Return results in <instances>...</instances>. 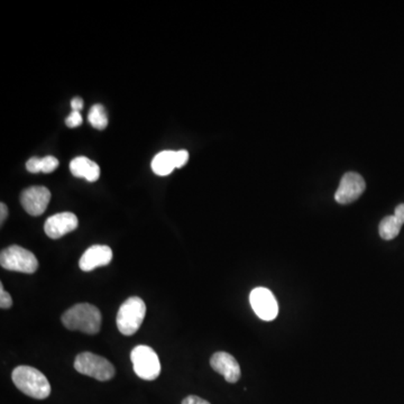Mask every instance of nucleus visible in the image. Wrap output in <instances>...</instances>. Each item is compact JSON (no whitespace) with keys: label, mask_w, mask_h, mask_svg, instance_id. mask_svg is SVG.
<instances>
[{"label":"nucleus","mask_w":404,"mask_h":404,"mask_svg":"<svg viewBox=\"0 0 404 404\" xmlns=\"http://www.w3.org/2000/svg\"><path fill=\"white\" fill-rule=\"evenodd\" d=\"M133 369L138 378L154 381L161 373V363L155 351L150 346H136L131 353Z\"/></svg>","instance_id":"5"},{"label":"nucleus","mask_w":404,"mask_h":404,"mask_svg":"<svg viewBox=\"0 0 404 404\" xmlns=\"http://www.w3.org/2000/svg\"><path fill=\"white\" fill-rule=\"evenodd\" d=\"M394 217L403 225L404 224V203L398 205L394 211Z\"/></svg>","instance_id":"22"},{"label":"nucleus","mask_w":404,"mask_h":404,"mask_svg":"<svg viewBox=\"0 0 404 404\" xmlns=\"http://www.w3.org/2000/svg\"><path fill=\"white\" fill-rule=\"evenodd\" d=\"M210 365L214 371L223 375L228 383H237L239 381L240 367L233 355L225 352H218L210 358Z\"/></svg>","instance_id":"11"},{"label":"nucleus","mask_w":404,"mask_h":404,"mask_svg":"<svg viewBox=\"0 0 404 404\" xmlns=\"http://www.w3.org/2000/svg\"><path fill=\"white\" fill-rule=\"evenodd\" d=\"M12 305V296L3 289V283L0 285V308L1 309H9Z\"/></svg>","instance_id":"19"},{"label":"nucleus","mask_w":404,"mask_h":404,"mask_svg":"<svg viewBox=\"0 0 404 404\" xmlns=\"http://www.w3.org/2000/svg\"><path fill=\"white\" fill-rule=\"evenodd\" d=\"M79 226V220L72 212H61L47 218L44 225L45 234L52 239H59L65 235L76 230Z\"/></svg>","instance_id":"10"},{"label":"nucleus","mask_w":404,"mask_h":404,"mask_svg":"<svg viewBox=\"0 0 404 404\" xmlns=\"http://www.w3.org/2000/svg\"><path fill=\"white\" fill-rule=\"evenodd\" d=\"M182 404H210L203 398L196 396H189L182 401Z\"/></svg>","instance_id":"21"},{"label":"nucleus","mask_w":404,"mask_h":404,"mask_svg":"<svg viewBox=\"0 0 404 404\" xmlns=\"http://www.w3.org/2000/svg\"><path fill=\"white\" fill-rule=\"evenodd\" d=\"M62 323L69 330L83 331L85 334L94 335L101 328V312L96 305L90 303H78L65 311L61 317Z\"/></svg>","instance_id":"1"},{"label":"nucleus","mask_w":404,"mask_h":404,"mask_svg":"<svg viewBox=\"0 0 404 404\" xmlns=\"http://www.w3.org/2000/svg\"><path fill=\"white\" fill-rule=\"evenodd\" d=\"M12 378L16 387L31 398L44 400L50 396V382L43 373L34 367H17L12 371Z\"/></svg>","instance_id":"2"},{"label":"nucleus","mask_w":404,"mask_h":404,"mask_svg":"<svg viewBox=\"0 0 404 404\" xmlns=\"http://www.w3.org/2000/svg\"><path fill=\"white\" fill-rule=\"evenodd\" d=\"M71 107H72L74 112H80V110L83 108V100L80 99V98H74V99L71 101Z\"/></svg>","instance_id":"23"},{"label":"nucleus","mask_w":404,"mask_h":404,"mask_svg":"<svg viewBox=\"0 0 404 404\" xmlns=\"http://www.w3.org/2000/svg\"><path fill=\"white\" fill-rule=\"evenodd\" d=\"M0 214H1L0 223L3 225L5 223V220L7 219V216H8V208H7V205L3 202H1V205H0Z\"/></svg>","instance_id":"24"},{"label":"nucleus","mask_w":404,"mask_h":404,"mask_svg":"<svg viewBox=\"0 0 404 404\" xmlns=\"http://www.w3.org/2000/svg\"><path fill=\"white\" fill-rule=\"evenodd\" d=\"M402 226L403 225L394 217V214L393 216H387V217L383 218L381 223H380L378 233H380V236L383 239H394L400 234Z\"/></svg>","instance_id":"16"},{"label":"nucleus","mask_w":404,"mask_h":404,"mask_svg":"<svg viewBox=\"0 0 404 404\" xmlns=\"http://www.w3.org/2000/svg\"><path fill=\"white\" fill-rule=\"evenodd\" d=\"M112 260V251L107 245H94L89 247L80 258L79 267L85 272L108 265Z\"/></svg>","instance_id":"12"},{"label":"nucleus","mask_w":404,"mask_h":404,"mask_svg":"<svg viewBox=\"0 0 404 404\" xmlns=\"http://www.w3.org/2000/svg\"><path fill=\"white\" fill-rule=\"evenodd\" d=\"M189 160V153L187 151H176V169L185 167Z\"/></svg>","instance_id":"20"},{"label":"nucleus","mask_w":404,"mask_h":404,"mask_svg":"<svg viewBox=\"0 0 404 404\" xmlns=\"http://www.w3.org/2000/svg\"><path fill=\"white\" fill-rule=\"evenodd\" d=\"M59 167V161L54 156L32 158L27 161L26 169L31 173H52Z\"/></svg>","instance_id":"15"},{"label":"nucleus","mask_w":404,"mask_h":404,"mask_svg":"<svg viewBox=\"0 0 404 404\" xmlns=\"http://www.w3.org/2000/svg\"><path fill=\"white\" fill-rule=\"evenodd\" d=\"M249 302L255 314L264 321H272L278 317V301L267 287L254 289L249 294Z\"/></svg>","instance_id":"7"},{"label":"nucleus","mask_w":404,"mask_h":404,"mask_svg":"<svg viewBox=\"0 0 404 404\" xmlns=\"http://www.w3.org/2000/svg\"><path fill=\"white\" fill-rule=\"evenodd\" d=\"M51 192L45 187H32L22 192L21 203L27 214L40 216L44 214L50 203Z\"/></svg>","instance_id":"9"},{"label":"nucleus","mask_w":404,"mask_h":404,"mask_svg":"<svg viewBox=\"0 0 404 404\" xmlns=\"http://www.w3.org/2000/svg\"><path fill=\"white\" fill-rule=\"evenodd\" d=\"M0 264L3 269L25 274H33L38 269L35 255L18 245H12L1 251Z\"/></svg>","instance_id":"6"},{"label":"nucleus","mask_w":404,"mask_h":404,"mask_svg":"<svg viewBox=\"0 0 404 404\" xmlns=\"http://www.w3.org/2000/svg\"><path fill=\"white\" fill-rule=\"evenodd\" d=\"M88 120L94 128L103 131L108 125V117H107L103 106L99 105V103L92 106V108L89 112Z\"/></svg>","instance_id":"17"},{"label":"nucleus","mask_w":404,"mask_h":404,"mask_svg":"<svg viewBox=\"0 0 404 404\" xmlns=\"http://www.w3.org/2000/svg\"><path fill=\"white\" fill-rule=\"evenodd\" d=\"M74 369L80 374L87 375L100 382L112 380L116 373L114 365L108 360L89 352L81 353L76 356Z\"/></svg>","instance_id":"4"},{"label":"nucleus","mask_w":404,"mask_h":404,"mask_svg":"<svg viewBox=\"0 0 404 404\" xmlns=\"http://www.w3.org/2000/svg\"><path fill=\"white\" fill-rule=\"evenodd\" d=\"M367 189L363 176L358 173L348 172L340 180L339 187L335 194V200L340 205H348L356 201Z\"/></svg>","instance_id":"8"},{"label":"nucleus","mask_w":404,"mask_h":404,"mask_svg":"<svg viewBox=\"0 0 404 404\" xmlns=\"http://www.w3.org/2000/svg\"><path fill=\"white\" fill-rule=\"evenodd\" d=\"M174 169H176V151H163L153 158L152 170L156 176H169Z\"/></svg>","instance_id":"14"},{"label":"nucleus","mask_w":404,"mask_h":404,"mask_svg":"<svg viewBox=\"0 0 404 404\" xmlns=\"http://www.w3.org/2000/svg\"><path fill=\"white\" fill-rule=\"evenodd\" d=\"M146 314V305L140 296H131L120 305L117 314L118 330L125 336H132L141 328Z\"/></svg>","instance_id":"3"},{"label":"nucleus","mask_w":404,"mask_h":404,"mask_svg":"<svg viewBox=\"0 0 404 404\" xmlns=\"http://www.w3.org/2000/svg\"><path fill=\"white\" fill-rule=\"evenodd\" d=\"M70 171L76 178H83L89 182L97 181L100 176L99 165L85 156H79L72 160Z\"/></svg>","instance_id":"13"},{"label":"nucleus","mask_w":404,"mask_h":404,"mask_svg":"<svg viewBox=\"0 0 404 404\" xmlns=\"http://www.w3.org/2000/svg\"><path fill=\"white\" fill-rule=\"evenodd\" d=\"M83 116L80 114V112H72L70 116L65 119V124H67V127L70 128H76V127L80 126L83 124Z\"/></svg>","instance_id":"18"}]
</instances>
